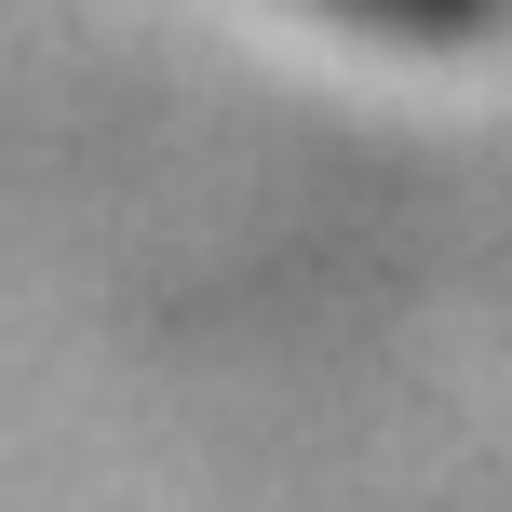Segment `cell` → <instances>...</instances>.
<instances>
[{
    "mask_svg": "<svg viewBox=\"0 0 512 512\" xmlns=\"http://www.w3.org/2000/svg\"><path fill=\"white\" fill-rule=\"evenodd\" d=\"M310 14L364 27V41H418V54H472L512 27V0H310Z\"/></svg>",
    "mask_w": 512,
    "mask_h": 512,
    "instance_id": "6da1fadb",
    "label": "cell"
}]
</instances>
